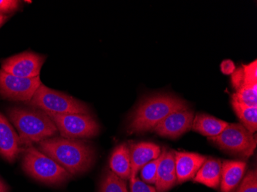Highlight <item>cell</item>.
Masks as SVG:
<instances>
[{
  "label": "cell",
  "instance_id": "1",
  "mask_svg": "<svg viewBox=\"0 0 257 192\" xmlns=\"http://www.w3.org/2000/svg\"><path fill=\"white\" fill-rule=\"evenodd\" d=\"M39 148L70 174L87 171L96 157L94 149L87 143L63 137L43 140L39 143Z\"/></svg>",
  "mask_w": 257,
  "mask_h": 192
},
{
  "label": "cell",
  "instance_id": "2",
  "mask_svg": "<svg viewBox=\"0 0 257 192\" xmlns=\"http://www.w3.org/2000/svg\"><path fill=\"white\" fill-rule=\"evenodd\" d=\"M189 109L183 99L170 94H157L143 99L131 118L128 131L131 133H144L154 128L176 111Z\"/></svg>",
  "mask_w": 257,
  "mask_h": 192
},
{
  "label": "cell",
  "instance_id": "3",
  "mask_svg": "<svg viewBox=\"0 0 257 192\" xmlns=\"http://www.w3.org/2000/svg\"><path fill=\"white\" fill-rule=\"evenodd\" d=\"M9 118L19 132L22 145L32 144L50 138L57 132L53 120L41 110L10 108L7 110Z\"/></svg>",
  "mask_w": 257,
  "mask_h": 192
},
{
  "label": "cell",
  "instance_id": "4",
  "mask_svg": "<svg viewBox=\"0 0 257 192\" xmlns=\"http://www.w3.org/2000/svg\"><path fill=\"white\" fill-rule=\"evenodd\" d=\"M22 165L28 175L44 184H62L71 176L54 160L33 146L24 151Z\"/></svg>",
  "mask_w": 257,
  "mask_h": 192
},
{
  "label": "cell",
  "instance_id": "5",
  "mask_svg": "<svg viewBox=\"0 0 257 192\" xmlns=\"http://www.w3.org/2000/svg\"><path fill=\"white\" fill-rule=\"evenodd\" d=\"M30 104L47 114H89L86 104L43 84L35 92Z\"/></svg>",
  "mask_w": 257,
  "mask_h": 192
},
{
  "label": "cell",
  "instance_id": "6",
  "mask_svg": "<svg viewBox=\"0 0 257 192\" xmlns=\"http://www.w3.org/2000/svg\"><path fill=\"white\" fill-rule=\"evenodd\" d=\"M209 138L215 145L229 154L249 158L256 148V138L241 124H228L219 135Z\"/></svg>",
  "mask_w": 257,
  "mask_h": 192
},
{
  "label": "cell",
  "instance_id": "7",
  "mask_svg": "<svg viewBox=\"0 0 257 192\" xmlns=\"http://www.w3.org/2000/svg\"><path fill=\"white\" fill-rule=\"evenodd\" d=\"M47 115L53 120L63 138L70 139L93 138L100 131L99 124L90 114L49 113Z\"/></svg>",
  "mask_w": 257,
  "mask_h": 192
},
{
  "label": "cell",
  "instance_id": "8",
  "mask_svg": "<svg viewBox=\"0 0 257 192\" xmlns=\"http://www.w3.org/2000/svg\"><path fill=\"white\" fill-rule=\"evenodd\" d=\"M41 84L40 76L30 79L17 77L0 69V95L5 99L30 102Z\"/></svg>",
  "mask_w": 257,
  "mask_h": 192
},
{
  "label": "cell",
  "instance_id": "9",
  "mask_svg": "<svg viewBox=\"0 0 257 192\" xmlns=\"http://www.w3.org/2000/svg\"><path fill=\"white\" fill-rule=\"evenodd\" d=\"M44 62V56L33 52H24L4 60L1 69L17 77L30 79L40 76Z\"/></svg>",
  "mask_w": 257,
  "mask_h": 192
},
{
  "label": "cell",
  "instance_id": "10",
  "mask_svg": "<svg viewBox=\"0 0 257 192\" xmlns=\"http://www.w3.org/2000/svg\"><path fill=\"white\" fill-rule=\"evenodd\" d=\"M194 113L190 109L176 111L170 114L154 129L160 136L177 138L190 131Z\"/></svg>",
  "mask_w": 257,
  "mask_h": 192
},
{
  "label": "cell",
  "instance_id": "11",
  "mask_svg": "<svg viewBox=\"0 0 257 192\" xmlns=\"http://www.w3.org/2000/svg\"><path fill=\"white\" fill-rule=\"evenodd\" d=\"M21 140L8 120L0 112V155L14 162L23 151Z\"/></svg>",
  "mask_w": 257,
  "mask_h": 192
},
{
  "label": "cell",
  "instance_id": "12",
  "mask_svg": "<svg viewBox=\"0 0 257 192\" xmlns=\"http://www.w3.org/2000/svg\"><path fill=\"white\" fill-rule=\"evenodd\" d=\"M174 153L176 174L179 183L193 178L207 158L196 153L186 151H174Z\"/></svg>",
  "mask_w": 257,
  "mask_h": 192
},
{
  "label": "cell",
  "instance_id": "13",
  "mask_svg": "<svg viewBox=\"0 0 257 192\" xmlns=\"http://www.w3.org/2000/svg\"><path fill=\"white\" fill-rule=\"evenodd\" d=\"M131 161V177L137 176L140 169L147 163L160 157L161 147L152 142L135 143L128 145ZM130 178V179H131Z\"/></svg>",
  "mask_w": 257,
  "mask_h": 192
},
{
  "label": "cell",
  "instance_id": "14",
  "mask_svg": "<svg viewBox=\"0 0 257 192\" xmlns=\"http://www.w3.org/2000/svg\"><path fill=\"white\" fill-rule=\"evenodd\" d=\"M177 183L174 151H167L166 148H163L157 168L156 189L157 192H166Z\"/></svg>",
  "mask_w": 257,
  "mask_h": 192
},
{
  "label": "cell",
  "instance_id": "15",
  "mask_svg": "<svg viewBox=\"0 0 257 192\" xmlns=\"http://www.w3.org/2000/svg\"><path fill=\"white\" fill-rule=\"evenodd\" d=\"M247 164L242 161L226 160L221 167L220 189L222 192H230L237 187L242 180Z\"/></svg>",
  "mask_w": 257,
  "mask_h": 192
},
{
  "label": "cell",
  "instance_id": "16",
  "mask_svg": "<svg viewBox=\"0 0 257 192\" xmlns=\"http://www.w3.org/2000/svg\"><path fill=\"white\" fill-rule=\"evenodd\" d=\"M111 171L125 181L131 178V161L130 148L125 143L115 147L109 159Z\"/></svg>",
  "mask_w": 257,
  "mask_h": 192
},
{
  "label": "cell",
  "instance_id": "17",
  "mask_svg": "<svg viewBox=\"0 0 257 192\" xmlns=\"http://www.w3.org/2000/svg\"><path fill=\"white\" fill-rule=\"evenodd\" d=\"M222 162L217 158H206L193 177L194 182L200 183L212 188H218L220 184Z\"/></svg>",
  "mask_w": 257,
  "mask_h": 192
},
{
  "label": "cell",
  "instance_id": "18",
  "mask_svg": "<svg viewBox=\"0 0 257 192\" xmlns=\"http://www.w3.org/2000/svg\"><path fill=\"white\" fill-rule=\"evenodd\" d=\"M228 122L204 113L196 114L193 118L192 130L208 138L215 137L225 129Z\"/></svg>",
  "mask_w": 257,
  "mask_h": 192
},
{
  "label": "cell",
  "instance_id": "19",
  "mask_svg": "<svg viewBox=\"0 0 257 192\" xmlns=\"http://www.w3.org/2000/svg\"><path fill=\"white\" fill-rule=\"evenodd\" d=\"M233 110L243 125L249 132L255 133L257 130V107L247 106L232 99Z\"/></svg>",
  "mask_w": 257,
  "mask_h": 192
},
{
  "label": "cell",
  "instance_id": "20",
  "mask_svg": "<svg viewBox=\"0 0 257 192\" xmlns=\"http://www.w3.org/2000/svg\"><path fill=\"white\" fill-rule=\"evenodd\" d=\"M99 192H128L126 182L111 170H106L101 179Z\"/></svg>",
  "mask_w": 257,
  "mask_h": 192
},
{
  "label": "cell",
  "instance_id": "21",
  "mask_svg": "<svg viewBox=\"0 0 257 192\" xmlns=\"http://www.w3.org/2000/svg\"><path fill=\"white\" fill-rule=\"evenodd\" d=\"M232 99L247 106L257 107V83L241 86L232 95Z\"/></svg>",
  "mask_w": 257,
  "mask_h": 192
},
{
  "label": "cell",
  "instance_id": "22",
  "mask_svg": "<svg viewBox=\"0 0 257 192\" xmlns=\"http://www.w3.org/2000/svg\"><path fill=\"white\" fill-rule=\"evenodd\" d=\"M160 159L161 154L158 158L147 163L140 169V177L143 181L147 184H155L157 181V168Z\"/></svg>",
  "mask_w": 257,
  "mask_h": 192
},
{
  "label": "cell",
  "instance_id": "23",
  "mask_svg": "<svg viewBox=\"0 0 257 192\" xmlns=\"http://www.w3.org/2000/svg\"><path fill=\"white\" fill-rule=\"evenodd\" d=\"M236 192H257L256 170L248 171Z\"/></svg>",
  "mask_w": 257,
  "mask_h": 192
},
{
  "label": "cell",
  "instance_id": "24",
  "mask_svg": "<svg viewBox=\"0 0 257 192\" xmlns=\"http://www.w3.org/2000/svg\"><path fill=\"white\" fill-rule=\"evenodd\" d=\"M131 192H157L154 187L149 185L137 176L130 179Z\"/></svg>",
  "mask_w": 257,
  "mask_h": 192
},
{
  "label": "cell",
  "instance_id": "25",
  "mask_svg": "<svg viewBox=\"0 0 257 192\" xmlns=\"http://www.w3.org/2000/svg\"><path fill=\"white\" fill-rule=\"evenodd\" d=\"M20 2L17 0H0V12L8 13L18 9Z\"/></svg>",
  "mask_w": 257,
  "mask_h": 192
},
{
  "label": "cell",
  "instance_id": "26",
  "mask_svg": "<svg viewBox=\"0 0 257 192\" xmlns=\"http://www.w3.org/2000/svg\"><path fill=\"white\" fill-rule=\"evenodd\" d=\"M236 70L234 63L231 60H225L221 63V71L225 75H231Z\"/></svg>",
  "mask_w": 257,
  "mask_h": 192
},
{
  "label": "cell",
  "instance_id": "27",
  "mask_svg": "<svg viewBox=\"0 0 257 192\" xmlns=\"http://www.w3.org/2000/svg\"><path fill=\"white\" fill-rule=\"evenodd\" d=\"M10 189H9L7 184L3 181L2 179L0 178V192H9Z\"/></svg>",
  "mask_w": 257,
  "mask_h": 192
},
{
  "label": "cell",
  "instance_id": "28",
  "mask_svg": "<svg viewBox=\"0 0 257 192\" xmlns=\"http://www.w3.org/2000/svg\"><path fill=\"white\" fill-rule=\"evenodd\" d=\"M7 16L3 15L0 14V27H2L3 24L7 21Z\"/></svg>",
  "mask_w": 257,
  "mask_h": 192
}]
</instances>
